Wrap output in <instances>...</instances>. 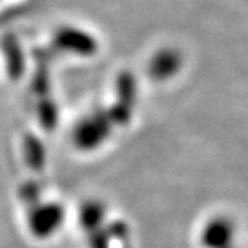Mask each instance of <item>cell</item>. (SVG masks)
I'll list each match as a JSON object with an SVG mask.
<instances>
[{
    "instance_id": "obj_2",
    "label": "cell",
    "mask_w": 248,
    "mask_h": 248,
    "mask_svg": "<svg viewBox=\"0 0 248 248\" xmlns=\"http://www.w3.org/2000/svg\"><path fill=\"white\" fill-rule=\"evenodd\" d=\"M182 66V57L176 48L166 47L156 52L148 64V73L156 81H166L172 78Z\"/></svg>"
},
{
    "instance_id": "obj_3",
    "label": "cell",
    "mask_w": 248,
    "mask_h": 248,
    "mask_svg": "<svg viewBox=\"0 0 248 248\" xmlns=\"http://www.w3.org/2000/svg\"><path fill=\"white\" fill-rule=\"evenodd\" d=\"M108 132V124L102 120H87L79 129L78 139L82 143V147L92 148L98 145Z\"/></svg>"
},
{
    "instance_id": "obj_1",
    "label": "cell",
    "mask_w": 248,
    "mask_h": 248,
    "mask_svg": "<svg viewBox=\"0 0 248 248\" xmlns=\"http://www.w3.org/2000/svg\"><path fill=\"white\" fill-rule=\"evenodd\" d=\"M234 224L224 216L215 217L202 231V245L206 248H231L234 240Z\"/></svg>"
},
{
    "instance_id": "obj_4",
    "label": "cell",
    "mask_w": 248,
    "mask_h": 248,
    "mask_svg": "<svg viewBox=\"0 0 248 248\" xmlns=\"http://www.w3.org/2000/svg\"><path fill=\"white\" fill-rule=\"evenodd\" d=\"M62 222V210L58 206H50L42 213L41 217L37 219L36 226H34V232L39 235H48L52 234L53 229Z\"/></svg>"
}]
</instances>
